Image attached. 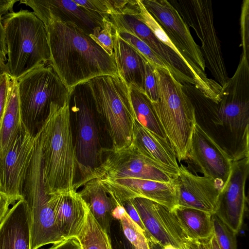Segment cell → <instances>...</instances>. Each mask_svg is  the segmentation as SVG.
<instances>
[{"mask_svg":"<svg viewBox=\"0 0 249 249\" xmlns=\"http://www.w3.org/2000/svg\"><path fill=\"white\" fill-rule=\"evenodd\" d=\"M44 25L50 63L69 90L94 77L118 75L114 55H108L76 24L51 20Z\"/></svg>","mask_w":249,"mask_h":249,"instance_id":"6da1fadb","label":"cell"},{"mask_svg":"<svg viewBox=\"0 0 249 249\" xmlns=\"http://www.w3.org/2000/svg\"><path fill=\"white\" fill-rule=\"evenodd\" d=\"M38 130L47 193L75 190L77 169L68 102L63 107L53 106Z\"/></svg>","mask_w":249,"mask_h":249,"instance_id":"7a4b0ae2","label":"cell"},{"mask_svg":"<svg viewBox=\"0 0 249 249\" xmlns=\"http://www.w3.org/2000/svg\"><path fill=\"white\" fill-rule=\"evenodd\" d=\"M7 50L6 72L18 80L30 71L50 62L46 27L33 12L21 9L3 17Z\"/></svg>","mask_w":249,"mask_h":249,"instance_id":"3957f363","label":"cell"},{"mask_svg":"<svg viewBox=\"0 0 249 249\" xmlns=\"http://www.w3.org/2000/svg\"><path fill=\"white\" fill-rule=\"evenodd\" d=\"M158 100L152 103L167 140L180 161L187 158L196 123L194 106L168 70L155 66Z\"/></svg>","mask_w":249,"mask_h":249,"instance_id":"277c9868","label":"cell"},{"mask_svg":"<svg viewBox=\"0 0 249 249\" xmlns=\"http://www.w3.org/2000/svg\"><path fill=\"white\" fill-rule=\"evenodd\" d=\"M88 83L97 115L104 123L117 151L131 145L135 116L129 89L118 75L94 77Z\"/></svg>","mask_w":249,"mask_h":249,"instance_id":"5b68a950","label":"cell"},{"mask_svg":"<svg viewBox=\"0 0 249 249\" xmlns=\"http://www.w3.org/2000/svg\"><path fill=\"white\" fill-rule=\"evenodd\" d=\"M17 83L22 120L35 135L53 106L68 103L70 90L50 62L24 75Z\"/></svg>","mask_w":249,"mask_h":249,"instance_id":"8992f818","label":"cell"},{"mask_svg":"<svg viewBox=\"0 0 249 249\" xmlns=\"http://www.w3.org/2000/svg\"><path fill=\"white\" fill-rule=\"evenodd\" d=\"M68 103L70 110L74 113L77 122L74 146L77 169L81 179L74 184L76 191L84 185L98 165L102 148L95 121L96 111L88 82L78 84L70 89Z\"/></svg>","mask_w":249,"mask_h":249,"instance_id":"52a82bcc","label":"cell"},{"mask_svg":"<svg viewBox=\"0 0 249 249\" xmlns=\"http://www.w3.org/2000/svg\"><path fill=\"white\" fill-rule=\"evenodd\" d=\"M23 197L30 215V249L59 242L64 239L55 223L53 209L49 202L42 175L41 143L36 142L33 159L23 188Z\"/></svg>","mask_w":249,"mask_h":249,"instance_id":"ba28073f","label":"cell"},{"mask_svg":"<svg viewBox=\"0 0 249 249\" xmlns=\"http://www.w3.org/2000/svg\"><path fill=\"white\" fill-rule=\"evenodd\" d=\"M170 3L199 38L206 67L222 88L228 79L219 39L214 25L211 0H171Z\"/></svg>","mask_w":249,"mask_h":249,"instance_id":"9c48e42d","label":"cell"},{"mask_svg":"<svg viewBox=\"0 0 249 249\" xmlns=\"http://www.w3.org/2000/svg\"><path fill=\"white\" fill-rule=\"evenodd\" d=\"M101 157L104 158L101 159L98 165L85 183L94 178H134L169 183L176 179L179 173L145 156L132 143L126 148L117 151L102 148Z\"/></svg>","mask_w":249,"mask_h":249,"instance_id":"30bf717a","label":"cell"},{"mask_svg":"<svg viewBox=\"0 0 249 249\" xmlns=\"http://www.w3.org/2000/svg\"><path fill=\"white\" fill-rule=\"evenodd\" d=\"M36 145V136L23 124L6 154L0 159V192L14 204L24 199L23 188Z\"/></svg>","mask_w":249,"mask_h":249,"instance_id":"8fae6325","label":"cell"},{"mask_svg":"<svg viewBox=\"0 0 249 249\" xmlns=\"http://www.w3.org/2000/svg\"><path fill=\"white\" fill-rule=\"evenodd\" d=\"M249 173V143H243L232 159L231 170L219 196L215 213L236 234L242 227L245 212V184Z\"/></svg>","mask_w":249,"mask_h":249,"instance_id":"7c38bea8","label":"cell"},{"mask_svg":"<svg viewBox=\"0 0 249 249\" xmlns=\"http://www.w3.org/2000/svg\"><path fill=\"white\" fill-rule=\"evenodd\" d=\"M133 203L145 229L149 242L161 247L171 245L182 249L189 240L172 212L152 200L142 197L133 199Z\"/></svg>","mask_w":249,"mask_h":249,"instance_id":"4fadbf2b","label":"cell"},{"mask_svg":"<svg viewBox=\"0 0 249 249\" xmlns=\"http://www.w3.org/2000/svg\"><path fill=\"white\" fill-rule=\"evenodd\" d=\"M143 5L160 25L175 46L202 71L206 65L200 46L193 38L189 27L178 12L166 0H141Z\"/></svg>","mask_w":249,"mask_h":249,"instance_id":"5bb4252c","label":"cell"},{"mask_svg":"<svg viewBox=\"0 0 249 249\" xmlns=\"http://www.w3.org/2000/svg\"><path fill=\"white\" fill-rule=\"evenodd\" d=\"M175 183L177 206L216 213L222 182L193 174L181 165Z\"/></svg>","mask_w":249,"mask_h":249,"instance_id":"9a60e30c","label":"cell"},{"mask_svg":"<svg viewBox=\"0 0 249 249\" xmlns=\"http://www.w3.org/2000/svg\"><path fill=\"white\" fill-rule=\"evenodd\" d=\"M99 179L107 193L118 203L142 197L156 202L171 211L177 206L175 180L169 183L134 178Z\"/></svg>","mask_w":249,"mask_h":249,"instance_id":"2e32d148","label":"cell"},{"mask_svg":"<svg viewBox=\"0 0 249 249\" xmlns=\"http://www.w3.org/2000/svg\"><path fill=\"white\" fill-rule=\"evenodd\" d=\"M187 158L199 168L204 177L225 184L231 170L233 158L197 123Z\"/></svg>","mask_w":249,"mask_h":249,"instance_id":"e0dca14e","label":"cell"},{"mask_svg":"<svg viewBox=\"0 0 249 249\" xmlns=\"http://www.w3.org/2000/svg\"><path fill=\"white\" fill-rule=\"evenodd\" d=\"M20 3L31 7L35 15L45 24L51 20L71 22L88 35L103 24V18L88 10L73 0H21Z\"/></svg>","mask_w":249,"mask_h":249,"instance_id":"ac0fdd59","label":"cell"},{"mask_svg":"<svg viewBox=\"0 0 249 249\" xmlns=\"http://www.w3.org/2000/svg\"><path fill=\"white\" fill-rule=\"evenodd\" d=\"M123 27L126 32L146 43L178 82L182 85L188 83L196 86L194 75L187 64L171 48L156 37L137 17H127Z\"/></svg>","mask_w":249,"mask_h":249,"instance_id":"d6986e66","label":"cell"},{"mask_svg":"<svg viewBox=\"0 0 249 249\" xmlns=\"http://www.w3.org/2000/svg\"><path fill=\"white\" fill-rule=\"evenodd\" d=\"M56 225L64 239L75 238L80 233L89 208L75 190L50 194Z\"/></svg>","mask_w":249,"mask_h":249,"instance_id":"ffe728a7","label":"cell"},{"mask_svg":"<svg viewBox=\"0 0 249 249\" xmlns=\"http://www.w3.org/2000/svg\"><path fill=\"white\" fill-rule=\"evenodd\" d=\"M30 215L24 199L9 209L0 224V249H30Z\"/></svg>","mask_w":249,"mask_h":249,"instance_id":"44dd1931","label":"cell"},{"mask_svg":"<svg viewBox=\"0 0 249 249\" xmlns=\"http://www.w3.org/2000/svg\"><path fill=\"white\" fill-rule=\"evenodd\" d=\"M137 1L140 8V13L137 15L139 19L149 28L156 37L171 48L187 64L194 75L196 87L216 104L219 103L222 87L214 80L209 78L205 71L175 46L160 25L147 11L141 0H137Z\"/></svg>","mask_w":249,"mask_h":249,"instance_id":"7402d4cb","label":"cell"},{"mask_svg":"<svg viewBox=\"0 0 249 249\" xmlns=\"http://www.w3.org/2000/svg\"><path fill=\"white\" fill-rule=\"evenodd\" d=\"M114 27V55L118 75L128 89L133 86L144 92L145 64L147 60L121 38Z\"/></svg>","mask_w":249,"mask_h":249,"instance_id":"603a6c76","label":"cell"},{"mask_svg":"<svg viewBox=\"0 0 249 249\" xmlns=\"http://www.w3.org/2000/svg\"><path fill=\"white\" fill-rule=\"evenodd\" d=\"M132 143L145 156L168 169L179 172L177 155L168 141L145 128L136 119Z\"/></svg>","mask_w":249,"mask_h":249,"instance_id":"cb8c5ba5","label":"cell"},{"mask_svg":"<svg viewBox=\"0 0 249 249\" xmlns=\"http://www.w3.org/2000/svg\"><path fill=\"white\" fill-rule=\"evenodd\" d=\"M78 193L99 225L109 235L113 220V211L116 201L109 195L99 179H91L84 185Z\"/></svg>","mask_w":249,"mask_h":249,"instance_id":"d4e9b609","label":"cell"},{"mask_svg":"<svg viewBox=\"0 0 249 249\" xmlns=\"http://www.w3.org/2000/svg\"><path fill=\"white\" fill-rule=\"evenodd\" d=\"M23 124L17 80L10 78L5 104L0 120V159L10 148Z\"/></svg>","mask_w":249,"mask_h":249,"instance_id":"484cf974","label":"cell"},{"mask_svg":"<svg viewBox=\"0 0 249 249\" xmlns=\"http://www.w3.org/2000/svg\"><path fill=\"white\" fill-rule=\"evenodd\" d=\"M172 212L189 240H205L213 234L212 214L197 209L178 206Z\"/></svg>","mask_w":249,"mask_h":249,"instance_id":"4316f807","label":"cell"},{"mask_svg":"<svg viewBox=\"0 0 249 249\" xmlns=\"http://www.w3.org/2000/svg\"><path fill=\"white\" fill-rule=\"evenodd\" d=\"M213 116L215 124L226 125L232 132L243 130L246 133L249 131V102L234 104L221 101Z\"/></svg>","mask_w":249,"mask_h":249,"instance_id":"83f0119b","label":"cell"},{"mask_svg":"<svg viewBox=\"0 0 249 249\" xmlns=\"http://www.w3.org/2000/svg\"><path fill=\"white\" fill-rule=\"evenodd\" d=\"M129 90L135 119L148 130L167 140L151 101L143 91L134 87H130Z\"/></svg>","mask_w":249,"mask_h":249,"instance_id":"f1b7e54d","label":"cell"},{"mask_svg":"<svg viewBox=\"0 0 249 249\" xmlns=\"http://www.w3.org/2000/svg\"><path fill=\"white\" fill-rule=\"evenodd\" d=\"M76 238L82 249H111L109 235L96 220L89 209L83 227Z\"/></svg>","mask_w":249,"mask_h":249,"instance_id":"f546056e","label":"cell"},{"mask_svg":"<svg viewBox=\"0 0 249 249\" xmlns=\"http://www.w3.org/2000/svg\"><path fill=\"white\" fill-rule=\"evenodd\" d=\"M86 9L108 19L112 14L137 15L140 12L137 0H73Z\"/></svg>","mask_w":249,"mask_h":249,"instance_id":"4dcf8cb0","label":"cell"},{"mask_svg":"<svg viewBox=\"0 0 249 249\" xmlns=\"http://www.w3.org/2000/svg\"><path fill=\"white\" fill-rule=\"evenodd\" d=\"M112 214L113 218L120 221L124 236L135 249H150L149 241L143 231L117 201Z\"/></svg>","mask_w":249,"mask_h":249,"instance_id":"1f68e13d","label":"cell"},{"mask_svg":"<svg viewBox=\"0 0 249 249\" xmlns=\"http://www.w3.org/2000/svg\"><path fill=\"white\" fill-rule=\"evenodd\" d=\"M116 29L118 36L132 46L150 63L155 67L167 69L162 61L143 41L123 29Z\"/></svg>","mask_w":249,"mask_h":249,"instance_id":"d6a6232c","label":"cell"},{"mask_svg":"<svg viewBox=\"0 0 249 249\" xmlns=\"http://www.w3.org/2000/svg\"><path fill=\"white\" fill-rule=\"evenodd\" d=\"M114 27L108 19L104 18L102 27H96L89 37L108 55H114L113 33Z\"/></svg>","mask_w":249,"mask_h":249,"instance_id":"836d02e7","label":"cell"},{"mask_svg":"<svg viewBox=\"0 0 249 249\" xmlns=\"http://www.w3.org/2000/svg\"><path fill=\"white\" fill-rule=\"evenodd\" d=\"M212 219L213 232L220 249H237L236 234L215 214Z\"/></svg>","mask_w":249,"mask_h":249,"instance_id":"e575fe53","label":"cell"},{"mask_svg":"<svg viewBox=\"0 0 249 249\" xmlns=\"http://www.w3.org/2000/svg\"><path fill=\"white\" fill-rule=\"evenodd\" d=\"M242 56L249 57V0H244L241 7L240 19Z\"/></svg>","mask_w":249,"mask_h":249,"instance_id":"d590c367","label":"cell"},{"mask_svg":"<svg viewBox=\"0 0 249 249\" xmlns=\"http://www.w3.org/2000/svg\"><path fill=\"white\" fill-rule=\"evenodd\" d=\"M15 0H0V63L5 64L7 62V50L4 39L2 18L4 16L13 11Z\"/></svg>","mask_w":249,"mask_h":249,"instance_id":"8d00e7d4","label":"cell"},{"mask_svg":"<svg viewBox=\"0 0 249 249\" xmlns=\"http://www.w3.org/2000/svg\"><path fill=\"white\" fill-rule=\"evenodd\" d=\"M144 88V93L151 102L152 103L157 102L158 92L155 66L148 61L145 64Z\"/></svg>","mask_w":249,"mask_h":249,"instance_id":"74e56055","label":"cell"},{"mask_svg":"<svg viewBox=\"0 0 249 249\" xmlns=\"http://www.w3.org/2000/svg\"><path fill=\"white\" fill-rule=\"evenodd\" d=\"M133 199H127L120 203H118L123 207L128 216L142 229L147 237L145 229L138 212L134 206Z\"/></svg>","mask_w":249,"mask_h":249,"instance_id":"f35d334b","label":"cell"},{"mask_svg":"<svg viewBox=\"0 0 249 249\" xmlns=\"http://www.w3.org/2000/svg\"><path fill=\"white\" fill-rule=\"evenodd\" d=\"M10 78L7 72H5L0 80V120L5 104Z\"/></svg>","mask_w":249,"mask_h":249,"instance_id":"ab89813d","label":"cell"},{"mask_svg":"<svg viewBox=\"0 0 249 249\" xmlns=\"http://www.w3.org/2000/svg\"><path fill=\"white\" fill-rule=\"evenodd\" d=\"M47 249H82V248L76 238H71L53 244Z\"/></svg>","mask_w":249,"mask_h":249,"instance_id":"60d3db41","label":"cell"},{"mask_svg":"<svg viewBox=\"0 0 249 249\" xmlns=\"http://www.w3.org/2000/svg\"><path fill=\"white\" fill-rule=\"evenodd\" d=\"M11 205L13 204L0 193V224L8 213Z\"/></svg>","mask_w":249,"mask_h":249,"instance_id":"b9f144b4","label":"cell"},{"mask_svg":"<svg viewBox=\"0 0 249 249\" xmlns=\"http://www.w3.org/2000/svg\"><path fill=\"white\" fill-rule=\"evenodd\" d=\"M182 249H200L197 241L187 240L184 244Z\"/></svg>","mask_w":249,"mask_h":249,"instance_id":"7bdbcfd3","label":"cell"},{"mask_svg":"<svg viewBox=\"0 0 249 249\" xmlns=\"http://www.w3.org/2000/svg\"><path fill=\"white\" fill-rule=\"evenodd\" d=\"M210 249H220L215 234H213L211 237L207 239Z\"/></svg>","mask_w":249,"mask_h":249,"instance_id":"ee69618b","label":"cell"},{"mask_svg":"<svg viewBox=\"0 0 249 249\" xmlns=\"http://www.w3.org/2000/svg\"><path fill=\"white\" fill-rule=\"evenodd\" d=\"M122 245L123 249H135L125 237L123 239Z\"/></svg>","mask_w":249,"mask_h":249,"instance_id":"f6af8a7d","label":"cell"},{"mask_svg":"<svg viewBox=\"0 0 249 249\" xmlns=\"http://www.w3.org/2000/svg\"><path fill=\"white\" fill-rule=\"evenodd\" d=\"M200 249H210L207 240L197 241Z\"/></svg>","mask_w":249,"mask_h":249,"instance_id":"bcb514c9","label":"cell"},{"mask_svg":"<svg viewBox=\"0 0 249 249\" xmlns=\"http://www.w3.org/2000/svg\"><path fill=\"white\" fill-rule=\"evenodd\" d=\"M5 72H6L5 64L0 63V80L1 76Z\"/></svg>","mask_w":249,"mask_h":249,"instance_id":"7dc6e473","label":"cell"},{"mask_svg":"<svg viewBox=\"0 0 249 249\" xmlns=\"http://www.w3.org/2000/svg\"><path fill=\"white\" fill-rule=\"evenodd\" d=\"M162 249H179L176 247H175L171 245H167L162 247Z\"/></svg>","mask_w":249,"mask_h":249,"instance_id":"c3c4849f","label":"cell"},{"mask_svg":"<svg viewBox=\"0 0 249 249\" xmlns=\"http://www.w3.org/2000/svg\"><path fill=\"white\" fill-rule=\"evenodd\" d=\"M0 187H1V180H0Z\"/></svg>","mask_w":249,"mask_h":249,"instance_id":"681fc988","label":"cell"},{"mask_svg":"<svg viewBox=\"0 0 249 249\" xmlns=\"http://www.w3.org/2000/svg\"><path fill=\"white\" fill-rule=\"evenodd\" d=\"M111 249H113V248H112Z\"/></svg>","mask_w":249,"mask_h":249,"instance_id":"f907efd6","label":"cell"}]
</instances>
